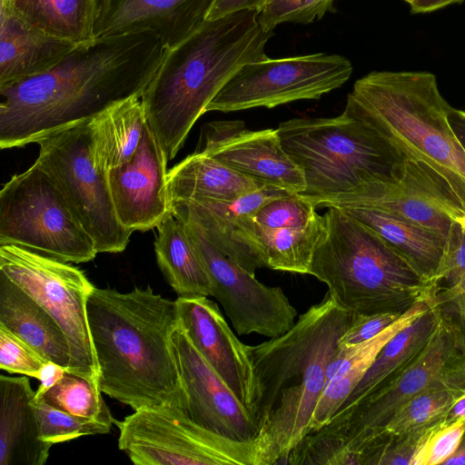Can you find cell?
<instances>
[{
	"instance_id": "obj_1",
	"label": "cell",
	"mask_w": 465,
	"mask_h": 465,
	"mask_svg": "<svg viewBox=\"0 0 465 465\" xmlns=\"http://www.w3.org/2000/svg\"><path fill=\"white\" fill-rule=\"evenodd\" d=\"M164 52L150 32L96 39L49 71L0 89L1 149L37 143L117 102L142 96Z\"/></svg>"
},
{
	"instance_id": "obj_2",
	"label": "cell",
	"mask_w": 465,
	"mask_h": 465,
	"mask_svg": "<svg viewBox=\"0 0 465 465\" xmlns=\"http://www.w3.org/2000/svg\"><path fill=\"white\" fill-rule=\"evenodd\" d=\"M351 317L327 292L285 333L251 346L258 465L285 464L309 431L329 360Z\"/></svg>"
},
{
	"instance_id": "obj_3",
	"label": "cell",
	"mask_w": 465,
	"mask_h": 465,
	"mask_svg": "<svg viewBox=\"0 0 465 465\" xmlns=\"http://www.w3.org/2000/svg\"><path fill=\"white\" fill-rule=\"evenodd\" d=\"M86 310L103 393L134 411L184 397L172 342L176 301L150 286L128 292L94 286Z\"/></svg>"
},
{
	"instance_id": "obj_4",
	"label": "cell",
	"mask_w": 465,
	"mask_h": 465,
	"mask_svg": "<svg viewBox=\"0 0 465 465\" xmlns=\"http://www.w3.org/2000/svg\"><path fill=\"white\" fill-rule=\"evenodd\" d=\"M272 35L260 25L256 10H242L204 20L165 50L141 98L168 162L228 79L243 64L268 57L265 47Z\"/></svg>"
},
{
	"instance_id": "obj_5",
	"label": "cell",
	"mask_w": 465,
	"mask_h": 465,
	"mask_svg": "<svg viewBox=\"0 0 465 465\" xmlns=\"http://www.w3.org/2000/svg\"><path fill=\"white\" fill-rule=\"evenodd\" d=\"M283 149L303 173L312 204L400 177L404 153L350 93L334 117H301L278 125Z\"/></svg>"
},
{
	"instance_id": "obj_6",
	"label": "cell",
	"mask_w": 465,
	"mask_h": 465,
	"mask_svg": "<svg viewBox=\"0 0 465 465\" xmlns=\"http://www.w3.org/2000/svg\"><path fill=\"white\" fill-rule=\"evenodd\" d=\"M326 230L316 247L309 274L351 313L403 314L429 298V282L375 232L328 207Z\"/></svg>"
},
{
	"instance_id": "obj_7",
	"label": "cell",
	"mask_w": 465,
	"mask_h": 465,
	"mask_svg": "<svg viewBox=\"0 0 465 465\" xmlns=\"http://www.w3.org/2000/svg\"><path fill=\"white\" fill-rule=\"evenodd\" d=\"M406 158L426 166L465 213V150L452 131L451 106L430 72L374 71L351 93Z\"/></svg>"
},
{
	"instance_id": "obj_8",
	"label": "cell",
	"mask_w": 465,
	"mask_h": 465,
	"mask_svg": "<svg viewBox=\"0 0 465 465\" xmlns=\"http://www.w3.org/2000/svg\"><path fill=\"white\" fill-rule=\"evenodd\" d=\"M21 246L73 263L98 253L52 175L36 160L0 191V245Z\"/></svg>"
},
{
	"instance_id": "obj_9",
	"label": "cell",
	"mask_w": 465,
	"mask_h": 465,
	"mask_svg": "<svg viewBox=\"0 0 465 465\" xmlns=\"http://www.w3.org/2000/svg\"><path fill=\"white\" fill-rule=\"evenodd\" d=\"M118 447L136 465H258L254 440H236L195 422L185 397L134 411L122 420Z\"/></svg>"
},
{
	"instance_id": "obj_10",
	"label": "cell",
	"mask_w": 465,
	"mask_h": 465,
	"mask_svg": "<svg viewBox=\"0 0 465 465\" xmlns=\"http://www.w3.org/2000/svg\"><path fill=\"white\" fill-rule=\"evenodd\" d=\"M0 273L37 302L61 326L71 354L67 371L98 384L99 369L86 310L94 285L84 272L32 250L4 244L0 245Z\"/></svg>"
},
{
	"instance_id": "obj_11",
	"label": "cell",
	"mask_w": 465,
	"mask_h": 465,
	"mask_svg": "<svg viewBox=\"0 0 465 465\" xmlns=\"http://www.w3.org/2000/svg\"><path fill=\"white\" fill-rule=\"evenodd\" d=\"M89 121L40 140L36 161L55 181L97 252H122L133 232L116 215L106 172L94 156Z\"/></svg>"
},
{
	"instance_id": "obj_12",
	"label": "cell",
	"mask_w": 465,
	"mask_h": 465,
	"mask_svg": "<svg viewBox=\"0 0 465 465\" xmlns=\"http://www.w3.org/2000/svg\"><path fill=\"white\" fill-rule=\"evenodd\" d=\"M352 71L348 58L325 53L247 63L228 79L205 113L273 108L319 99L345 84Z\"/></svg>"
},
{
	"instance_id": "obj_13",
	"label": "cell",
	"mask_w": 465,
	"mask_h": 465,
	"mask_svg": "<svg viewBox=\"0 0 465 465\" xmlns=\"http://www.w3.org/2000/svg\"><path fill=\"white\" fill-rule=\"evenodd\" d=\"M177 219V218H176ZM203 262L212 282L211 296L223 306L239 335L275 338L295 323L297 311L281 287L268 286L225 256L193 222L178 219Z\"/></svg>"
},
{
	"instance_id": "obj_14",
	"label": "cell",
	"mask_w": 465,
	"mask_h": 465,
	"mask_svg": "<svg viewBox=\"0 0 465 465\" xmlns=\"http://www.w3.org/2000/svg\"><path fill=\"white\" fill-rule=\"evenodd\" d=\"M324 215L301 193H289L262 205L241 225L239 240L275 271L309 274L324 235Z\"/></svg>"
},
{
	"instance_id": "obj_15",
	"label": "cell",
	"mask_w": 465,
	"mask_h": 465,
	"mask_svg": "<svg viewBox=\"0 0 465 465\" xmlns=\"http://www.w3.org/2000/svg\"><path fill=\"white\" fill-rule=\"evenodd\" d=\"M363 206L408 221L447 239L465 213L442 182L426 166L406 159L400 177L344 196L322 200L315 207Z\"/></svg>"
},
{
	"instance_id": "obj_16",
	"label": "cell",
	"mask_w": 465,
	"mask_h": 465,
	"mask_svg": "<svg viewBox=\"0 0 465 465\" xmlns=\"http://www.w3.org/2000/svg\"><path fill=\"white\" fill-rule=\"evenodd\" d=\"M194 152L291 193H302L303 173L282 147L277 129L251 131L240 120L206 124Z\"/></svg>"
},
{
	"instance_id": "obj_17",
	"label": "cell",
	"mask_w": 465,
	"mask_h": 465,
	"mask_svg": "<svg viewBox=\"0 0 465 465\" xmlns=\"http://www.w3.org/2000/svg\"><path fill=\"white\" fill-rule=\"evenodd\" d=\"M189 416L198 424L236 440H254L252 414L199 352L180 326L172 337Z\"/></svg>"
},
{
	"instance_id": "obj_18",
	"label": "cell",
	"mask_w": 465,
	"mask_h": 465,
	"mask_svg": "<svg viewBox=\"0 0 465 465\" xmlns=\"http://www.w3.org/2000/svg\"><path fill=\"white\" fill-rule=\"evenodd\" d=\"M168 160L148 122L134 157L106 172L116 215L126 229L146 232L170 214Z\"/></svg>"
},
{
	"instance_id": "obj_19",
	"label": "cell",
	"mask_w": 465,
	"mask_h": 465,
	"mask_svg": "<svg viewBox=\"0 0 465 465\" xmlns=\"http://www.w3.org/2000/svg\"><path fill=\"white\" fill-rule=\"evenodd\" d=\"M175 301L180 326L252 416L256 381L251 346L236 337L217 304L207 296Z\"/></svg>"
},
{
	"instance_id": "obj_20",
	"label": "cell",
	"mask_w": 465,
	"mask_h": 465,
	"mask_svg": "<svg viewBox=\"0 0 465 465\" xmlns=\"http://www.w3.org/2000/svg\"><path fill=\"white\" fill-rule=\"evenodd\" d=\"M213 0H97L94 39L150 32L169 50L204 20Z\"/></svg>"
},
{
	"instance_id": "obj_21",
	"label": "cell",
	"mask_w": 465,
	"mask_h": 465,
	"mask_svg": "<svg viewBox=\"0 0 465 465\" xmlns=\"http://www.w3.org/2000/svg\"><path fill=\"white\" fill-rule=\"evenodd\" d=\"M266 185L234 201H187L171 203L173 215L194 223L209 242L252 274L263 264L259 256L239 240L242 223L268 202L289 194Z\"/></svg>"
},
{
	"instance_id": "obj_22",
	"label": "cell",
	"mask_w": 465,
	"mask_h": 465,
	"mask_svg": "<svg viewBox=\"0 0 465 465\" xmlns=\"http://www.w3.org/2000/svg\"><path fill=\"white\" fill-rule=\"evenodd\" d=\"M27 376H0V465H44L52 444L42 440Z\"/></svg>"
},
{
	"instance_id": "obj_23",
	"label": "cell",
	"mask_w": 465,
	"mask_h": 465,
	"mask_svg": "<svg viewBox=\"0 0 465 465\" xmlns=\"http://www.w3.org/2000/svg\"><path fill=\"white\" fill-rule=\"evenodd\" d=\"M78 46L0 15V89L49 71Z\"/></svg>"
},
{
	"instance_id": "obj_24",
	"label": "cell",
	"mask_w": 465,
	"mask_h": 465,
	"mask_svg": "<svg viewBox=\"0 0 465 465\" xmlns=\"http://www.w3.org/2000/svg\"><path fill=\"white\" fill-rule=\"evenodd\" d=\"M0 325L25 341L48 361L68 371L70 348L51 314L0 273Z\"/></svg>"
},
{
	"instance_id": "obj_25",
	"label": "cell",
	"mask_w": 465,
	"mask_h": 465,
	"mask_svg": "<svg viewBox=\"0 0 465 465\" xmlns=\"http://www.w3.org/2000/svg\"><path fill=\"white\" fill-rule=\"evenodd\" d=\"M266 184L236 172L197 152L168 171L171 203L187 201L231 202Z\"/></svg>"
},
{
	"instance_id": "obj_26",
	"label": "cell",
	"mask_w": 465,
	"mask_h": 465,
	"mask_svg": "<svg viewBox=\"0 0 465 465\" xmlns=\"http://www.w3.org/2000/svg\"><path fill=\"white\" fill-rule=\"evenodd\" d=\"M429 307L428 301L419 302L375 337L357 344H344L347 358L324 387L315 406L309 431L321 428L333 416L363 378L384 345Z\"/></svg>"
},
{
	"instance_id": "obj_27",
	"label": "cell",
	"mask_w": 465,
	"mask_h": 465,
	"mask_svg": "<svg viewBox=\"0 0 465 465\" xmlns=\"http://www.w3.org/2000/svg\"><path fill=\"white\" fill-rule=\"evenodd\" d=\"M381 237L426 281L433 277L443 254L446 239L417 224L377 209L335 206Z\"/></svg>"
},
{
	"instance_id": "obj_28",
	"label": "cell",
	"mask_w": 465,
	"mask_h": 465,
	"mask_svg": "<svg viewBox=\"0 0 465 465\" xmlns=\"http://www.w3.org/2000/svg\"><path fill=\"white\" fill-rule=\"evenodd\" d=\"M97 0H0V15H12L46 35L77 45L95 41Z\"/></svg>"
},
{
	"instance_id": "obj_29",
	"label": "cell",
	"mask_w": 465,
	"mask_h": 465,
	"mask_svg": "<svg viewBox=\"0 0 465 465\" xmlns=\"http://www.w3.org/2000/svg\"><path fill=\"white\" fill-rule=\"evenodd\" d=\"M141 97L117 102L89 121L94 156L102 170L120 167L136 153L147 123Z\"/></svg>"
},
{
	"instance_id": "obj_30",
	"label": "cell",
	"mask_w": 465,
	"mask_h": 465,
	"mask_svg": "<svg viewBox=\"0 0 465 465\" xmlns=\"http://www.w3.org/2000/svg\"><path fill=\"white\" fill-rule=\"evenodd\" d=\"M157 264L179 298L211 296L212 282L184 224L173 213L157 226Z\"/></svg>"
},
{
	"instance_id": "obj_31",
	"label": "cell",
	"mask_w": 465,
	"mask_h": 465,
	"mask_svg": "<svg viewBox=\"0 0 465 465\" xmlns=\"http://www.w3.org/2000/svg\"><path fill=\"white\" fill-rule=\"evenodd\" d=\"M439 320L440 312L430 302L424 313L384 345L339 410L354 404L381 383L396 378L419 356L433 335Z\"/></svg>"
},
{
	"instance_id": "obj_32",
	"label": "cell",
	"mask_w": 465,
	"mask_h": 465,
	"mask_svg": "<svg viewBox=\"0 0 465 465\" xmlns=\"http://www.w3.org/2000/svg\"><path fill=\"white\" fill-rule=\"evenodd\" d=\"M428 301L465 337V227L458 221L448 234L439 266L429 282Z\"/></svg>"
},
{
	"instance_id": "obj_33",
	"label": "cell",
	"mask_w": 465,
	"mask_h": 465,
	"mask_svg": "<svg viewBox=\"0 0 465 465\" xmlns=\"http://www.w3.org/2000/svg\"><path fill=\"white\" fill-rule=\"evenodd\" d=\"M460 396L442 381L430 385L401 405L371 444L387 436L403 434L441 421Z\"/></svg>"
},
{
	"instance_id": "obj_34",
	"label": "cell",
	"mask_w": 465,
	"mask_h": 465,
	"mask_svg": "<svg viewBox=\"0 0 465 465\" xmlns=\"http://www.w3.org/2000/svg\"><path fill=\"white\" fill-rule=\"evenodd\" d=\"M98 384L65 371L62 378L36 400L70 414L114 424V417L106 406Z\"/></svg>"
},
{
	"instance_id": "obj_35",
	"label": "cell",
	"mask_w": 465,
	"mask_h": 465,
	"mask_svg": "<svg viewBox=\"0 0 465 465\" xmlns=\"http://www.w3.org/2000/svg\"><path fill=\"white\" fill-rule=\"evenodd\" d=\"M40 434L43 440L52 445L82 436L105 434L112 425L82 418L56 409L41 400H35Z\"/></svg>"
},
{
	"instance_id": "obj_36",
	"label": "cell",
	"mask_w": 465,
	"mask_h": 465,
	"mask_svg": "<svg viewBox=\"0 0 465 465\" xmlns=\"http://www.w3.org/2000/svg\"><path fill=\"white\" fill-rule=\"evenodd\" d=\"M334 0H267L258 11V20L266 31L284 23L310 24L333 8Z\"/></svg>"
},
{
	"instance_id": "obj_37",
	"label": "cell",
	"mask_w": 465,
	"mask_h": 465,
	"mask_svg": "<svg viewBox=\"0 0 465 465\" xmlns=\"http://www.w3.org/2000/svg\"><path fill=\"white\" fill-rule=\"evenodd\" d=\"M48 361L15 333L0 325V369L38 380Z\"/></svg>"
},
{
	"instance_id": "obj_38",
	"label": "cell",
	"mask_w": 465,
	"mask_h": 465,
	"mask_svg": "<svg viewBox=\"0 0 465 465\" xmlns=\"http://www.w3.org/2000/svg\"><path fill=\"white\" fill-rule=\"evenodd\" d=\"M464 432L465 418L448 425L440 422L430 437L416 465L444 464L458 450Z\"/></svg>"
},
{
	"instance_id": "obj_39",
	"label": "cell",
	"mask_w": 465,
	"mask_h": 465,
	"mask_svg": "<svg viewBox=\"0 0 465 465\" xmlns=\"http://www.w3.org/2000/svg\"><path fill=\"white\" fill-rule=\"evenodd\" d=\"M401 315L390 312L352 313L350 324L340 337L338 343L352 345L366 341L378 335Z\"/></svg>"
},
{
	"instance_id": "obj_40",
	"label": "cell",
	"mask_w": 465,
	"mask_h": 465,
	"mask_svg": "<svg viewBox=\"0 0 465 465\" xmlns=\"http://www.w3.org/2000/svg\"><path fill=\"white\" fill-rule=\"evenodd\" d=\"M265 2L266 0H213L205 20L217 19L242 10L258 12Z\"/></svg>"
},
{
	"instance_id": "obj_41",
	"label": "cell",
	"mask_w": 465,
	"mask_h": 465,
	"mask_svg": "<svg viewBox=\"0 0 465 465\" xmlns=\"http://www.w3.org/2000/svg\"><path fill=\"white\" fill-rule=\"evenodd\" d=\"M65 371L64 368L52 361H47L40 371L38 377L40 385L35 391V396L41 395L54 386L62 378Z\"/></svg>"
},
{
	"instance_id": "obj_42",
	"label": "cell",
	"mask_w": 465,
	"mask_h": 465,
	"mask_svg": "<svg viewBox=\"0 0 465 465\" xmlns=\"http://www.w3.org/2000/svg\"><path fill=\"white\" fill-rule=\"evenodd\" d=\"M465 0H415L411 5V14H425L444 8L450 5L460 4Z\"/></svg>"
},
{
	"instance_id": "obj_43",
	"label": "cell",
	"mask_w": 465,
	"mask_h": 465,
	"mask_svg": "<svg viewBox=\"0 0 465 465\" xmlns=\"http://www.w3.org/2000/svg\"><path fill=\"white\" fill-rule=\"evenodd\" d=\"M448 119L452 131L465 150V111L452 107Z\"/></svg>"
},
{
	"instance_id": "obj_44",
	"label": "cell",
	"mask_w": 465,
	"mask_h": 465,
	"mask_svg": "<svg viewBox=\"0 0 465 465\" xmlns=\"http://www.w3.org/2000/svg\"><path fill=\"white\" fill-rule=\"evenodd\" d=\"M461 418H465V393L453 402L441 422L448 425Z\"/></svg>"
},
{
	"instance_id": "obj_45",
	"label": "cell",
	"mask_w": 465,
	"mask_h": 465,
	"mask_svg": "<svg viewBox=\"0 0 465 465\" xmlns=\"http://www.w3.org/2000/svg\"><path fill=\"white\" fill-rule=\"evenodd\" d=\"M444 465H465V432L458 450L444 462Z\"/></svg>"
},
{
	"instance_id": "obj_46",
	"label": "cell",
	"mask_w": 465,
	"mask_h": 465,
	"mask_svg": "<svg viewBox=\"0 0 465 465\" xmlns=\"http://www.w3.org/2000/svg\"><path fill=\"white\" fill-rule=\"evenodd\" d=\"M457 221L465 227V214L460 217Z\"/></svg>"
},
{
	"instance_id": "obj_47",
	"label": "cell",
	"mask_w": 465,
	"mask_h": 465,
	"mask_svg": "<svg viewBox=\"0 0 465 465\" xmlns=\"http://www.w3.org/2000/svg\"><path fill=\"white\" fill-rule=\"evenodd\" d=\"M404 2L411 5L415 0H403Z\"/></svg>"
},
{
	"instance_id": "obj_48",
	"label": "cell",
	"mask_w": 465,
	"mask_h": 465,
	"mask_svg": "<svg viewBox=\"0 0 465 465\" xmlns=\"http://www.w3.org/2000/svg\"><path fill=\"white\" fill-rule=\"evenodd\" d=\"M267 1V0H266Z\"/></svg>"
}]
</instances>
